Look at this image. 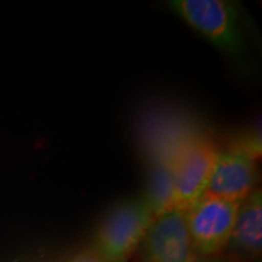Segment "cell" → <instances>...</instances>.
<instances>
[{
	"instance_id": "6",
	"label": "cell",
	"mask_w": 262,
	"mask_h": 262,
	"mask_svg": "<svg viewBox=\"0 0 262 262\" xmlns=\"http://www.w3.org/2000/svg\"><path fill=\"white\" fill-rule=\"evenodd\" d=\"M256 159L239 150L219 152L204 196L231 203H243L257 183Z\"/></svg>"
},
{
	"instance_id": "1",
	"label": "cell",
	"mask_w": 262,
	"mask_h": 262,
	"mask_svg": "<svg viewBox=\"0 0 262 262\" xmlns=\"http://www.w3.org/2000/svg\"><path fill=\"white\" fill-rule=\"evenodd\" d=\"M153 220L143 195L119 202L98 226L94 250L107 262H126L146 238Z\"/></svg>"
},
{
	"instance_id": "10",
	"label": "cell",
	"mask_w": 262,
	"mask_h": 262,
	"mask_svg": "<svg viewBox=\"0 0 262 262\" xmlns=\"http://www.w3.org/2000/svg\"><path fill=\"white\" fill-rule=\"evenodd\" d=\"M215 262H227V261H215Z\"/></svg>"
},
{
	"instance_id": "5",
	"label": "cell",
	"mask_w": 262,
	"mask_h": 262,
	"mask_svg": "<svg viewBox=\"0 0 262 262\" xmlns=\"http://www.w3.org/2000/svg\"><path fill=\"white\" fill-rule=\"evenodd\" d=\"M142 244L143 262H202L181 209H172L156 217Z\"/></svg>"
},
{
	"instance_id": "3",
	"label": "cell",
	"mask_w": 262,
	"mask_h": 262,
	"mask_svg": "<svg viewBox=\"0 0 262 262\" xmlns=\"http://www.w3.org/2000/svg\"><path fill=\"white\" fill-rule=\"evenodd\" d=\"M219 150L210 141L189 134L172 152L176 206L186 211L204 196Z\"/></svg>"
},
{
	"instance_id": "2",
	"label": "cell",
	"mask_w": 262,
	"mask_h": 262,
	"mask_svg": "<svg viewBox=\"0 0 262 262\" xmlns=\"http://www.w3.org/2000/svg\"><path fill=\"white\" fill-rule=\"evenodd\" d=\"M169 8L221 52L238 57L244 38L235 4L228 0H171Z\"/></svg>"
},
{
	"instance_id": "9",
	"label": "cell",
	"mask_w": 262,
	"mask_h": 262,
	"mask_svg": "<svg viewBox=\"0 0 262 262\" xmlns=\"http://www.w3.org/2000/svg\"><path fill=\"white\" fill-rule=\"evenodd\" d=\"M71 262H107V261L103 260V258L93 249V250H88L79 254Z\"/></svg>"
},
{
	"instance_id": "7",
	"label": "cell",
	"mask_w": 262,
	"mask_h": 262,
	"mask_svg": "<svg viewBox=\"0 0 262 262\" xmlns=\"http://www.w3.org/2000/svg\"><path fill=\"white\" fill-rule=\"evenodd\" d=\"M175 146L160 143L153 148L149 157L147 187L143 198L155 219L176 209L175 181L172 171V152Z\"/></svg>"
},
{
	"instance_id": "4",
	"label": "cell",
	"mask_w": 262,
	"mask_h": 262,
	"mask_svg": "<svg viewBox=\"0 0 262 262\" xmlns=\"http://www.w3.org/2000/svg\"><path fill=\"white\" fill-rule=\"evenodd\" d=\"M241 204L203 196L185 211L189 235L199 256H211L229 244Z\"/></svg>"
},
{
	"instance_id": "8",
	"label": "cell",
	"mask_w": 262,
	"mask_h": 262,
	"mask_svg": "<svg viewBox=\"0 0 262 262\" xmlns=\"http://www.w3.org/2000/svg\"><path fill=\"white\" fill-rule=\"evenodd\" d=\"M232 250L244 258H255L262 249V192L255 189L239 205L229 241Z\"/></svg>"
}]
</instances>
